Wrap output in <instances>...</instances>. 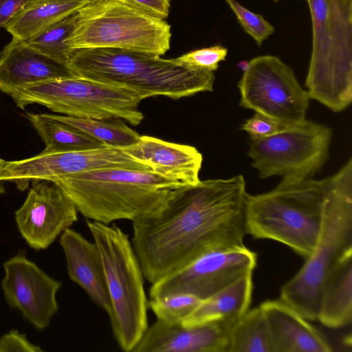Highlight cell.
<instances>
[{"label": "cell", "mask_w": 352, "mask_h": 352, "mask_svg": "<svg viewBox=\"0 0 352 352\" xmlns=\"http://www.w3.org/2000/svg\"><path fill=\"white\" fill-rule=\"evenodd\" d=\"M245 186L241 175L181 185L158 210L132 221L146 280L155 283L210 250L244 245Z\"/></svg>", "instance_id": "obj_1"}, {"label": "cell", "mask_w": 352, "mask_h": 352, "mask_svg": "<svg viewBox=\"0 0 352 352\" xmlns=\"http://www.w3.org/2000/svg\"><path fill=\"white\" fill-rule=\"evenodd\" d=\"M67 65L76 77L128 90L142 100L212 91L215 79L214 72L189 69L174 58L119 49H71Z\"/></svg>", "instance_id": "obj_2"}, {"label": "cell", "mask_w": 352, "mask_h": 352, "mask_svg": "<svg viewBox=\"0 0 352 352\" xmlns=\"http://www.w3.org/2000/svg\"><path fill=\"white\" fill-rule=\"evenodd\" d=\"M337 173L316 180L283 179L274 189L246 194L245 231L281 243L305 259L319 239Z\"/></svg>", "instance_id": "obj_3"}, {"label": "cell", "mask_w": 352, "mask_h": 352, "mask_svg": "<svg viewBox=\"0 0 352 352\" xmlns=\"http://www.w3.org/2000/svg\"><path fill=\"white\" fill-rule=\"evenodd\" d=\"M89 220L131 221L158 210L182 184L151 170L102 168L63 175L53 182Z\"/></svg>", "instance_id": "obj_4"}, {"label": "cell", "mask_w": 352, "mask_h": 352, "mask_svg": "<svg viewBox=\"0 0 352 352\" xmlns=\"http://www.w3.org/2000/svg\"><path fill=\"white\" fill-rule=\"evenodd\" d=\"M307 1L312 28L307 92L340 112L352 101V0Z\"/></svg>", "instance_id": "obj_5"}, {"label": "cell", "mask_w": 352, "mask_h": 352, "mask_svg": "<svg viewBox=\"0 0 352 352\" xmlns=\"http://www.w3.org/2000/svg\"><path fill=\"white\" fill-rule=\"evenodd\" d=\"M86 223L103 267L113 336L123 351H133L148 328L142 268L132 243L120 228L89 219Z\"/></svg>", "instance_id": "obj_6"}, {"label": "cell", "mask_w": 352, "mask_h": 352, "mask_svg": "<svg viewBox=\"0 0 352 352\" xmlns=\"http://www.w3.org/2000/svg\"><path fill=\"white\" fill-rule=\"evenodd\" d=\"M322 231L312 253L280 289V300L308 320L318 319L322 284L332 268L352 251V160L337 172Z\"/></svg>", "instance_id": "obj_7"}, {"label": "cell", "mask_w": 352, "mask_h": 352, "mask_svg": "<svg viewBox=\"0 0 352 352\" xmlns=\"http://www.w3.org/2000/svg\"><path fill=\"white\" fill-rule=\"evenodd\" d=\"M165 19L118 0H98L75 15L65 40L69 49L111 48L162 56L170 46Z\"/></svg>", "instance_id": "obj_8"}, {"label": "cell", "mask_w": 352, "mask_h": 352, "mask_svg": "<svg viewBox=\"0 0 352 352\" xmlns=\"http://www.w3.org/2000/svg\"><path fill=\"white\" fill-rule=\"evenodd\" d=\"M10 96L21 109L38 104L68 116L120 118L133 126L144 119L139 110L142 100L135 94L76 76L29 85Z\"/></svg>", "instance_id": "obj_9"}, {"label": "cell", "mask_w": 352, "mask_h": 352, "mask_svg": "<svg viewBox=\"0 0 352 352\" xmlns=\"http://www.w3.org/2000/svg\"><path fill=\"white\" fill-rule=\"evenodd\" d=\"M331 129L305 120L269 137L251 139L248 155L261 179L311 178L327 162Z\"/></svg>", "instance_id": "obj_10"}, {"label": "cell", "mask_w": 352, "mask_h": 352, "mask_svg": "<svg viewBox=\"0 0 352 352\" xmlns=\"http://www.w3.org/2000/svg\"><path fill=\"white\" fill-rule=\"evenodd\" d=\"M240 105L284 126L303 122L309 98L292 69L274 55H261L247 64L239 81Z\"/></svg>", "instance_id": "obj_11"}, {"label": "cell", "mask_w": 352, "mask_h": 352, "mask_svg": "<svg viewBox=\"0 0 352 352\" xmlns=\"http://www.w3.org/2000/svg\"><path fill=\"white\" fill-rule=\"evenodd\" d=\"M256 264V253L245 245L212 249L153 283L149 296L186 293L203 300L253 272Z\"/></svg>", "instance_id": "obj_12"}, {"label": "cell", "mask_w": 352, "mask_h": 352, "mask_svg": "<svg viewBox=\"0 0 352 352\" xmlns=\"http://www.w3.org/2000/svg\"><path fill=\"white\" fill-rule=\"evenodd\" d=\"M102 168L151 170L120 149L107 146L69 151L43 150L29 158L8 162L1 181L14 182L19 190L23 191L30 182H52L63 175Z\"/></svg>", "instance_id": "obj_13"}, {"label": "cell", "mask_w": 352, "mask_h": 352, "mask_svg": "<svg viewBox=\"0 0 352 352\" xmlns=\"http://www.w3.org/2000/svg\"><path fill=\"white\" fill-rule=\"evenodd\" d=\"M3 270L1 288L7 303L36 329L47 328L58 309L56 294L61 283L28 259L23 252L7 260Z\"/></svg>", "instance_id": "obj_14"}, {"label": "cell", "mask_w": 352, "mask_h": 352, "mask_svg": "<svg viewBox=\"0 0 352 352\" xmlns=\"http://www.w3.org/2000/svg\"><path fill=\"white\" fill-rule=\"evenodd\" d=\"M78 210L54 183L33 184L15 220L22 237L33 249L49 247L63 232L77 221Z\"/></svg>", "instance_id": "obj_15"}, {"label": "cell", "mask_w": 352, "mask_h": 352, "mask_svg": "<svg viewBox=\"0 0 352 352\" xmlns=\"http://www.w3.org/2000/svg\"><path fill=\"white\" fill-rule=\"evenodd\" d=\"M233 324L218 320L186 327L157 320L133 352H228Z\"/></svg>", "instance_id": "obj_16"}, {"label": "cell", "mask_w": 352, "mask_h": 352, "mask_svg": "<svg viewBox=\"0 0 352 352\" xmlns=\"http://www.w3.org/2000/svg\"><path fill=\"white\" fill-rule=\"evenodd\" d=\"M119 149L167 179L182 185L200 181L203 157L194 146L140 135L135 144Z\"/></svg>", "instance_id": "obj_17"}, {"label": "cell", "mask_w": 352, "mask_h": 352, "mask_svg": "<svg viewBox=\"0 0 352 352\" xmlns=\"http://www.w3.org/2000/svg\"><path fill=\"white\" fill-rule=\"evenodd\" d=\"M67 65L28 45L23 40H12L0 53V91L10 95L34 83L74 77Z\"/></svg>", "instance_id": "obj_18"}, {"label": "cell", "mask_w": 352, "mask_h": 352, "mask_svg": "<svg viewBox=\"0 0 352 352\" xmlns=\"http://www.w3.org/2000/svg\"><path fill=\"white\" fill-rule=\"evenodd\" d=\"M267 322L272 352H331L326 338L308 320L281 300L260 305Z\"/></svg>", "instance_id": "obj_19"}, {"label": "cell", "mask_w": 352, "mask_h": 352, "mask_svg": "<svg viewBox=\"0 0 352 352\" xmlns=\"http://www.w3.org/2000/svg\"><path fill=\"white\" fill-rule=\"evenodd\" d=\"M59 242L65 256L69 278L109 315L111 304L101 258L95 242L88 241L69 228L60 234Z\"/></svg>", "instance_id": "obj_20"}, {"label": "cell", "mask_w": 352, "mask_h": 352, "mask_svg": "<svg viewBox=\"0 0 352 352\" xmlns=\"http://www.w3.org/2000/svg\"><path fill=\"white\" fill-rule=\"evenodd\" d=\"M331 329L352 320V251L344 255L327 276L321 289L318 319Z\"/></svg>", "instance_id": "obj_21"}, {"label": "cell", "mask_w": 352, "mask_h": 352, "mask_svg": "<svg viewBox=\"0 0 352 352\" xmlns=\"http://www.w3.org/2000/svg\"><path fill=\"white\" fill-rule=\"evenodd\" d=\"M252 289V272H250L201 300L182 324L190 327L218 320L234 324L249 310Z\"/></svg>", "instance_id": "obj_22"}, {"label": "cell", "mask_w": 352, "mask_h": 352, "mask_svg": "<svg viewBox=\"0 0 352 352\" xmlns=\"http://www.w3.org/2000/svg\"><path fill=\"white\" fill-rule=\"evenodd\" d=\"M91 0H32L3 28L12 38L25 41L78 12Z\"/></svg>", "instance_id": "obj_23"}, {"label": "cell", "mask_w": 352, "mask_h": 352, "mask_svg": "<svg viewBox=\"0 0 352 352\" xmlns=\"http://www.w3.org/2000/svg\"><path fill=\"white\" fill-rule=\"evenodd\" d=\"M26 117L45 143V151H79L105 146L77 128L58 120L54 114L28 113Z\"/></svg>", "instance_id": "obj_24"}, {"label": "cell", "mask_w": 352, "mask_h": 352, "mask_svg": "<svg viewBox=\"0 0 352 352\" xmlns=\"http://www.w3.org/2000/svg\"><path fill=\"white\" fill-rule=\"evenodd\" d=\"M228 352H272L269 328L260 305L248 310L232 326Z\"/></svg>", "instance_id": "obj_25"}, {"label": "cell", "mask_w": 352, "mask_h": 352, "mask_svg": "<svg viewBox=\"0 0 352 352\" xmlns=\"http://www.w3.org/2000/svg\"><path fill=\"white\" fill-rule=\"evenodd\" d=\"M54 116L109 147L120 148L132 145L138 142L140 136L120 118L94 119L58 115Z\"/></svg>", "instance_id": "obj_26"}, {"label": "cell", "mask_w": 352, "mask_h": 352, "mask_svg": "<svg viewBox=\"0 0 352 352\" xmlns=\"http://www.w3.org/2000/svg\"><path fill=\"white\" fill-rule=\"evenodd\" d=\"M75 15L74 13L56 21L24 42L36 51L67 65L71 49L65 44V40L74 28Z\"/></svg>", "instance_id": "obj_27"}, {"label": "cell", "mask_w": 352, "mask_h": 352, "mask_svg": "<svg viewBox=\"0 0 352 352\" xmlns=\"http://www.w3.org/2000/svg\"><path fill=\"white\" fill-rule=\"evenodd\" d=\"M201 300L186 294L177 293L148 301L149 307L157 320L168 324L182 323L201 303Z\"/></svg>", "instance_id": "obj_28"}, {"label": "cell", "mask_w": 352, "mask_h": 352, "mask_svg": "<svg viewBox=\"0 0 352 352\" xmlns=\"http://www.w3.org/2000/svg\"><path fill=\"white\" fill-rule=\"evenodd\" d=\"M224 1L234 14L242 29L253 38L258 46H261L274 34V27L262 15L247 9L236 0Z\"/></svg>", "instance_id": "obj_29"}, {"label": "cell", "mask_w": 352, "mask_h": 352, "mask_svg": "<svg viewBox=\"0 0 352 352\" xmlns=\"http://www.w3.org/2000/svg\"><path fill=\"white\" fill-rule=\"evenodd\" d=\"M228 49L221 45L190 51L177 58L175 61L189 69L215 72L219 63L226 60Z\"/></svg>", "instance_id": "obj_30"}, {"label": "cell", "mask_w": 352, "mask_h": 352, "mask_svg": "<svg viewBox=\"0 0 352 352\" xmlns=\"http://www.w3.org/2000/svg\"><path fill=\"white\" fill-rule=\"evenodd\" d=\"M287 128L278 121L263 114L255 112L242 125V130L247 132L251 139L269 137Z\"/></svg>", "instance_id": "obj_31"}, {"label": "cell", "mask_w": 352, "mask_h": 352, "mask_svg": "<svg viewBox=\"0 0 352 352\" xmlns=\"http://www.w3.org/2000/svg\"><path fill=\"white\" fill-rule=\"evenodd\" d=\"M10 351L42 352L43 350L30 342L25 334L11 330L0 338V352Z\"/></svg>", "instance_id": "obj_32"}, {"label": "cell", "mask_w": 352, "mask_h": 352, "mask_svg": "<svg viewBox=\"0 0 352 352\" xmlns=\"http://www.w3.org/2000/svg\"><path fill=\"white\" fill-rule=\"evenodd\" d=\"M155 16L165 19L169 14L171 0H120Z\"/></svg>", "instance_id": "obj_33"}, {"label": "cell", "mask_w": 352, "mask_h": 352, "mask_svg": "<svg viewBox=\"0 0 352 352\" xmlns=\"http://www.w3.org/2000/svg\"><path fill=\"white\" fill-rule=\"evenodd\" d=\"M32 0H0V29Z\"/></svg>", "instance_id": "obj_34"}, {"label": "cell", "mask_w": 352, "mask_h": 352, "mask_svg": "<svg viewBox=\"0 0 352 352\" xmlns=\"http://www.w3.org/2000/svg\"><path fill=\"white\" fill-rule=\"evenodd\" d=\"M8 162L0 158V182H1L2 175L5 169L6 166L7 165Z\"/></svg>", "instance_id": "obj_35"}, {"label": "cell", "mask_w": 352, "mask_h": 352, "mask_svg": "<svg viewBox=\"0 0 352 352\" xmlns=\"http://www.w3.org/2000/svg\"><path fill=\"white\" fill-rule=\"evenodd\" d=\"M269 1H273L274 3H276V2H278V1H279L280 0H269Z\"/></svg>", "instance_id": "obj_36"}, {"label": "cell", "mask_w": 352, "mask_h": 352, "mask_svg": "<svg viewBox=\"0 0 352 352\" xmlns=\"http://www.w3.org/2000/svg\"><path fill=\"white\" fill-rule=\"evenodd\" d=\"M98 1V0H91V1ZM118 1H120V0H118Z\"/></svg>", "instance_id": "obj_37"}]
</instances>
